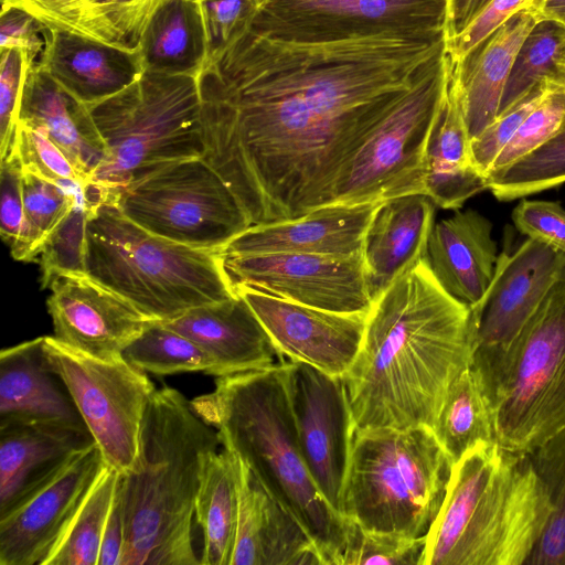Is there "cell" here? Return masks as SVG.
I'll return each mask as SVG.
<instances>
[{"label":"cell","mask_w":565,"mask_h":565,"mask_svg":"<svg viewBox=\"0 0 565 565\" xmlns=\"http://www.w3.org/2000/svg\"><path fill=\"white\" fill-rule=\"evenodd\" d=\"M445 46V38L289 42L250 28L198 76L203 159L252 225L333 204L349 161Z\"/></svg>","instance_id":"6da1fadb"},{"label":"cell","mask_w":565,"mask_h":565,"mask_svg":"<svg viewBox=\"0 0 565 565\" xmlns=\"http://www.w3.org/2000/svg\"><path fill=\"white\" fill-rule=\"evenodd\" d=\"M473 319L425 257L374 300L359 353L342 376L354 430L433 428L446 395L471 363Z\"/></svg>","instance_id":"7a4b0ae2"},{"label":"cell","mask_w":565,"mask_h":565,"mask_svg":"<svg viewBox=\"0 0 565 565\" xmlns=\"http://www.w3.org/2000/svg\"><path fill=\"white\" fill-rule=\"evenodd\" d=\"M217 431L178 390L153 393L142 422L138 460L119 475L125 524L120 565H200L195 499Z\"/></svg>","instance_id":"3957f363"},{"label":"cell","mask_w":565,"mask_h":565,"mask_svg":"<svg viewBox=\"0 0 565 565\" xmlns=\"http://www.w3.org/2000/svg\"><path fill=\"white\" fill-rule=\"evenodd\" d=\"M212 392L191 399L223 448L236 455L311 536L324 565H343L347 519L316 486L299 446L282 363L217 376Z\"/></svg>","instance_id":"277c9868"},{"label":"cell","mask_w":565,"mask_h":565,"mask_svg":"<svg viewBox=\"0 0 565 565\" xmlns=\"http://www.w3.org/2000/svg\"><path fill=\"white\" fill-rule=\"evenodd\" d=\"M547 516L527 454L479 445L452 465L424 565H525Z\"/></svg>","instance_id":"5b68a950"},{"label":"cell","mask_w":565,"mask_h":565,"mask_svg":"<svg viewBox=\"0 0 565 565\" xmlns=\"http://www.w3.org/2000/svg\"><path fill=\"white\" fill-rule=\"evenodd\" d=\"M86 275L127 299L148 319L171 321L193 308L236 295L218 250L157 236L110 203H86Z\"/></svg>","instance_id":"8992f818"},{"label":"cell","mask_w":565,"mask_h":565,"mask_svg":"<svg viewBox=\"0 0 565 565\" xmlns=\"http://www.w3.org/2000/svg\"><path fill=\"white\" fill-rule=\"evenodd\" d=\"M89 110L107 156L83 189L87 204H114L135 181L174 162L203 157L198 77L146 71Z\"/></svg>","instance_id":"52a82bcc"},{"label":"cell","mask_w":565,"mask_h":565,"mask_svg":"<svg viewBox=\"0 0 565 565\" xmlns=\"http://www.w3.org/2000/svg\"><path fill=\"white\" fill-rule=\"evenodd\" d=\"M452 465L427 426L354 430L341 513L369 532L424 539Z\"/></svg>","instance_id":"ba28073f"},{"label":"cell","mask_w":565,"mask_h":565,"mask_svg":"<svg viewBox=\"0 0 565 565\" xmlns=\"http://www.w3.org/2000/svg\"><path fill=\"white\" fill-rule=\"evenodd\" d=\"M495 441L527 454L565 427V274L512 352L493 404Z\"/></svg>","instance_id":"9c48e42d"},{"label":"cell","mask_w":565,"mask_h":565,"mask_svg":"<svg viewBox=\"0 0 565 565\" xmlns=\"http://www.w3.org/2000/svg\"><path fill=\"white\" fill-rule=\"evenodd\" d=\"M451 72L446 46L369 134L345 167L333 204L425 194V153Z\"/></svg>","instance_id":"30bf717a"},{"label":"cell","mask_w":565,"mask_h":565,"mask_svg":"<svg viewBox=\"0 0 565 565\" xmlns=\"http://www.w3.org/2000/svg\"><path fill=\"white\" fill-rule=\"evenodd\" d=\"M114 205L141 228L195 248L220 250L252 225L235 193L203 157L135 181Z\"/></svg>","instance_id":"8fae6325"},{"label":"cell","mask_w":565,"mask_h":565,"mask_svg":"<svg viewBox=\"0 0 565 565\" xmlns=\"http://www.w3.org/2000/svg\"><path fill=\"white\" fill-rule=\"evenodd\" d=\"M44 351L64 381L107 467L125 475L136 465L141 427L156 392L146 372L125 358L102 360L44 335Z\"/></svg>","instance_id":"7c38bea8"},{"label":"cell","mask_w":565,"mask_h":565,"mask_svg":"<svg viewBox=\"0 0 565 565\" xmlns=\"http://www.w3.org/2000/svg\"><path fill=\"white\" fill-rule=\"evenodd\" d=\"M564 274L565 254L529 237L514 250L499 254L492 282L471 310L470 365L491 405L522 331Z\"/></svg>","instance_id":"4fadbf2b"},{"label":"cell","mask_w":565,"mask_h":565,"mask_svg":"<svg viewBox=\"0 0 565 565\" xmlns=\"http://www.w3.org/2000/svg\"><path fill=\"white\" fill-rule=\"evenodd\" d=\"M447 0H263L252 29L323 43L374 36L446 38Z\"/></svg>","instance_id":"5bb4252c"},{"label":"cell","mask_w":565,"mask_h":565,"mask_svg":"<svg viewBox=\"0 0 565 565\" xmlns=\"http://www.w3.org/2000/svg\"><path fill=\"white\" fill-rule=\"evenodd\" d=\"M218 255L234 291L245 288L344 313H367L373 303L362 253L353 256L300 253Z\"/></svg>","instance_id":"9a60e30c"},{"label":"cell","mask_w":565,"mask_h":565,"mask_svg":"<svg viewBox=\"0 0 565 565\" xmlns=\"http://www.w3.org/2000/svg\"><path fill=\"white\" fill-rule=\"evenodd\" d=\"M282 369L307 468L326 500L341 513L354 433L343 377L299 361L284 362Z\"/></svg>","instance_id":"2e32d148"},{"label":"cell","mask_w":565,"mask_h":565,"mask_svg":"<svg viewBox=\"0 0 565 565\" xmlns=\"http://www.w3.org/2000/svg\"><path fill=\"white\" fill-rule=\"evenodd\" d=\"M105 467L94 443L0 514V565H44Z\"/></svg>","instance_id":"e0dca14e"},{"label":"cell","mask_w":565,"mask_h":565,"mask_svg":"<svg viewBox=\"0 0 565 565\" xmlns=\"http://www.w3.org/2000/svg\"><path fill=\"white\" fill-rule=\"evenodd\" d=\"M49 286L53 337L84 354L102 360L124 358L129 344L153 321L86 274L57 275Z\"/></svg>","instance_id":"ac0fdd59"},{"label":"cell","mask_w":565,"mask_h":565,"mask_svg":"<svg viewBox=\"0 0 565 565\" xmlns=\"http://www.w3.org/2000/svg\"><path fill=\"white\" fill-rule=\"evenodd\" d=\"M248 302L276 349L290 361L343 376L364 337L367 313L322 310L250 289H236Z\"/></svg>","instance_id":"d6986e66"},{"label":"cell","mask_w":565,"mask_h":565,"mask_svg":"<svg viewBox=\"0 0 565 565\" xmlns=\"http://www.w3.org/2000/svg\"><path fill=\"white\" fill-rule=\"evenodd\" d=\"M381 203L330 204L296 218L250 225L218 253L358 255Z\"/></svg>","instance_id":"ffe728a7"},{"label":"cell","mask_w":565,"mask_h":565,"mask_svg":"<svg viewBox=\"0 0 565 565\" xmlns=\"http://www.w3.org/2000/svg\"><path fill=\"white\" fill-rule=\"evenodd\" d=\"M234 456L238 518L231 565H324L301 522Z\"/></svg>","instance_id":"44dd1931"},{"label":"cell","mask_w":565,"mask_h":565,"mask_svg":"<svg viewBox=\"0 0 565 565\" xmlns=\"http://www.w3.org/2000/svg\"><path fill=\"white\" fill-rule=\"evenodd\" d=\"M36 65L88 107L121 92L145 72L140 49H127L78 34L44 30Z\"/></svg>","instance_id":"7402d4cb"},{"label":"cell","mask_w":565,"mask_h":565,"mask_svg":"<svg viewBox=\"0 0 565 565\" xmlns=\"http://www.w3.org/2000/svg\"><path fill=\"white\" fill-rule=\"evenodd\" d=\"M163 323L202 347L215 361L220 376L286 362L239 294Z\"/></svg>","instance_id":"603a6c76"},{"label":"cell","mask_w":565,"mask_h":565,"mask_svg":"<svg viewBox=\"0 0 565 565\" xmlns=\"http://www.w3.org/2000/svg\"><path fill=\"white\" fill-rule=\"evenodd\" d=\"M493 225L480 212L457 210L434 224L425 258L440 286L455 299L477 308L495 273L498 246Z\"/></svg>","instance_id":"cb8c5ba5"},{"label":"cell","mask_w":565,"mask_h":565,"mask_svg":"<svg viewBox=\"0 0 565 565\" xmlns=\"http://www.w3.org/2000/svg\"><path fill=\"white\" fill-rule=\"evenodd\" d=\"M44 337L0 352V424L30 422L87 429L44 351Z\"/></svg>","instance_id":"d4e9b609"},{"label":"cell","mask_w":565,"mask_h":565,"mask_svg":"<svg viewBox=\"0 0 565 565\" xmlns=\"http://www.w3.org/2000/svg\"><path fill=\"white\" fill-rule=\"evenodd\" d=\"M540 19L533 6L523 8L451 63V83L460 99L470 139L498 116L502 94L525 35Z\"/></svg>","instance_id":"484cf974"},{"label":"cell","mask_w":565,"mask_h":565,"mask_svg":"<svg viewBox=\"0 0 565 565\" xmlns=\"http://www.w3.org/2000/svg\"><path fill=\"white\" fill-rule=\"evenodd\" d=\"M435 203L416 193L382 202L366 230L362 257L374 300L398 275L425 257Z\"/></svg>","instance_id":"4316f807"},{"label":"cell","mask_w":565,"mask_h":565,"mask_svg":"<svg viewBox=\"0 0 565 565\" xmlns=\"http://www.w3.org/2000/svg\"><path fill=\"white\" fill-rule=\"evenodd\" d=\"M92 444L88 429L30 422L0 424V514Z\"/></svg>","instance_id":"83f0119b"},{"label":"cell","mask_w":565,"mask_h":565,"mask_svg":"<svg viewBox=\"0 0 565 565\" xmlns=\"http://www.w3.org/2000/svg\"><path fill=\"white\" fill-rule=\"evenodd\" d=\"M18 121L42 129L87 183L106 159L107 149L89 107L58 86L36 64L25 75Z\"/></svg>","instance_id":"f1b7e54d"},{"label":"cell","mask_w":565,"mask_h":565,"mask_svg":"<svg viewBox=\"0 0 565 565\" xmlns=\"http://www.w3.org/2000/svg\"><path fill=\"white\" fill-rule=\"evenodd\" d=\"M424 184L425 195L445 210H459L488 190L487 177L473 163L470 136L450 77L427 142Z\"/></svg>","instance_id":"f546056e"},{"label":"cell","mask_w":565,"mask_h":565,"mask_svg":"<svg viewBox=\"0 0 565 565\" xmlns=\"http://www.w3.org/2000/svg\"><path fill=\"white\" fill-rule=\"evenodd\" d=\"M138 47L147 72L198 77L207 56L198 0H171L164 4L153 15Z\"/></svg>","instance_id":"4dcf8cb0"},{"label":"cell","mask_w":565,"mask_h":565,"mask_svg":"<svg viewBox=\"0 0 565 565\" xmlns=\"http://www.w3.org/2000/svg\"><path fill=\"white\" fill-rule=\"evenodd\" d=\"M237 518L236 459L223 448L209 457L195 499V523L203 535L201 565H231Z\"/></svg>","instance_id":"1f68e13d"},{"label":"cell","mask_w":565,"mask_h":565,"mask_svg":"<svg viewBox=\"0 0 565 565\" xmlns=\"http://www.w3.org/2000/svg\"><path fill=\"white\" fill-rule=\"evenodd\" d=\"M431 429L452 463L472 448L495 441L492 405L471 365L451 384Z\"/></svg>","instance_id":"d6a6232c"},{"label":"cell","mask_w":565,"mask_h":565,"mask_svg":"<svg viewBox=\"0 0 565 565\" xmlns=\"http://www.w3.org/2000/svg\"><path fill=\"white\" fill-rule=\"evenodd\" d=\"M544 82L565 84V25L540 17L518 50L498 116Z\"/></svg>","instance_id":"836d02e7"},{"label":"cell","mask_w":565,"mask_h":565,"mask_svg":"<svg viewBox=\"0 0 565 565\" xmlns=\"http://www.w3.org/2000/svg\"><path fill=\"white\" fill-rule=\"evenodd\" d=\"M527 456L544 490L548 516L525 565H565V427Z\"/></svg>","instance_id":"e575fe53"},{"label":"cell","mask_w":565,"mask_h":565,"mask_svg":"<svg viewBox=\"0 0 565 565\" xmlns=\"http://www.w3.org/2000/svg\"><path fill=\"white\" fill-rule=\"evenodd\" d=\"M124 358L156 375L202 372L220 376L215 361L202 347L161 321H151L125 350Z\"/></svg>","instance_id":"d590c367"},{"label":"cell","mask_w":565,"mask_h":565,"mask_svg":"<svg viewBox=\"0 0 565 565\" xmlns=\"http://www.w3.org/2000/svg\"><path fill=\"white\" fill-rule=\"evenodd\" d=\"M119 472L105 467L67 532L44 565H97Z\"/></svg>","instance_id":"8d00e7d4"},{"label":"cell","mask_w":565,"mask_h":565,"mask_svg":"<svg viewBox=\"0 0 565 565\" xmlns=\"http://www.w3.org/2000/svg\"><path fill=\"white\" fill-rule=\"evenodd\" d=\"M487 181L488 190L503 202L565 183V130Z\"/></svg>","instance_id":"74e56055"},{"label":"cell","mask_w":565,"mask_h":565,"mask_svg":"<svg viewBox=\"0 0 565 565\" xmlns=\"http://www.w3.org/2000/svg\"><path fill=\"white\" fill-rule=\"evenodd\" d=\"M25 231L18 260L38 258L46 236L66 216L83 194L79 186H66L23 172Z\"/></svg>","instance_id":"f35d334b"},{"label":"cell","mask_w":565,"mask_h":565,"mask_svg":"<svg viewBox=\"0 0 565 565\" xmlns=\"http://www.w3.org/2000/svg\"><path fill=\"white\" fill-rule=\"evenodd\" d=\"M565 130V84L552 83L495 158L487 179L498 174Z\"/></svg>","instance_id":"ab89813d"},{"label":"cell","mask_w":565,"mask_h":565,"mask_svg":"<svg viewBox=\"0 0 565 565\" xmlns=\"http://www.w3.org/2000/svg\"><path fill=\"white\" fill-rule=\"evenodd\" d=\"M87 220V207L82 194L40 248L38 258L43 288L57 275L86 274Z\"/></svg>","instance_id":"60d3db41"},{"label":"cell","mask_w":565,"mask_h":565,"mask_svg":"<svg viewBox=\"0 0 565 565\" xmlns=\"http://www.w3.org/2000/svg\"><path fill=\"white\" fill-rule=\"evenodd\" d=\"M11 156L17 157L23 172L66 186L84 189L87 184L66 153L42 129L28 122L18 121Z\"/></svg>","instance_id":"b9f144b4"},{"label":"cell","mask_w":565,"mask_h":565,"mask_svg":"<svg viewBox=\"0 0 565 565\" xmlns=\"http://www.w3.org/2000/svg\"><path fill=\"white\" fill-rule=\"evenodd\" d=\"M10 7L28 12L46 30L121 46L99 19L92 0H1V9Z\"/></svg>","instance_id":"7bdbcfd3"},{"label":"cell","mask_w":565,"mask_h":565,"mask_svg":"<svg viewBox=\"0 0 565 565\" xmlns=\"http://www.w3.org/2000/svg\"><path fill=\"white\" fill-rule=\"evenodd\" d=\"M345 525L343 565H424L426 537L369 532L350 519Z\"/></svg>","instance_id":"ee69618b"},{"label":"cell","mask_w":565,"mask_h":565,"mask_svg":"<svg viewBox=\"0 0 565 565\" xmlns=\"http://www.w3.org/2000/svg\"><path fill=\"white\" fill-rule=\"evenodd\" d=\"M198 2L207 41L206 66L220 58L249 31L263 0H198Z\"/></svg>","instance_id":"f6af8a7d"},{"label":"cell","mask_w":565,"mask_h":565,"mask_svg":"<svg viewBox=\"0 0 565 565\" xmlns=\"http://www.w3.org/2000/svg\"><path fill=\"white\" fill-rule=\"evenodd\" d=\"M552 83L536 85L519 103L499 115L478 136L470 139L473 163L487 177L492 163L512 139L523 120L542 99Z\"/></svg>","instance_id":"bcb514c9"},{"label":"cell","mask_w":565,"mask_h":565,"mask_svg":"<svg viewBox=\"0 0 565 565\" xmlns=\"http://www.w3.org/2000/svg\"><path fill=\"white\" fill-rule=\"evenodd\" d=\"M33 66L19 49L0 51V158L13 152L22 89Z\"/></svg>","instance_id":"7dc6e473"},{"label":"cell","mask_w":565,"mask_h":565,"mask_svg":"<svg viewBox=\"0 0 565 565\" xmlns=\"http://www.w3.org/2000/svg\"><path fill=\"white\" fill-rule=\"evenodd\" d=\"M511 217L521 234L565 254V209L559 202L522 199Z\"/></svg>","instance_id":"c3c4849f"},{"label":"cell","mask_w":565,"mask_h":565,"mask_svg":"<svg viewBox=\"0 0 565 565\" xmlns=\"http://www.w3.org/2000/svg\"><path fill=\"white\" fill-rule=\"evenodd\" d=\"M0 233L18 260L25 231L23 170L15 156L1 160Z\"/></svg>","instance_id":"681fc988"},{"label":"cell","mask_w":565,"mask_h":565,"mask_svg":"<svg viewBox=\"0 0 565 565\" xmlns=\"http://www.w3.org/2000/svg\"><path fill=\"white\" fill-rule=\"evenodd\" d=\"M536 0H491L481 13L457 36L446 40L451 63L465 56L475 45L498 29L514 13L533 6Z\"/></svg>","instance_id":"f907efd6"},{"label":"cell","mask_w":565,"mask_h":565,"mask_svg":"<svg viewBox=\"0 0 565 565\" xmlns=\"http://www.w3.org/2000/svg\"><path fill=\"white\" fill-rule=\"evenodd\" d=\"M44 30L35 18L21 9H1L0 51L19 49L35 65L44 49Z\"/></svg>","instance_id":"816d5d0a"},{"label":"cell","mask_w":565,"mask_h":565,"mask_svg":"<svg viewBox=\"0 0 565 565\" xmlns=\"http://www.w3.org/2000/svg\"><path fill=\"white\" fill-rule=\"evenodd\" d=\"M171 0H117L110 23L122 46L137 49L153 15Z\"/></svg>","instance_id":"f5cc1de1"},{"label":"cell","mask_w":565,"mask_h":565,"mask_svg":"<svg viewBox=\"0 0 565 565\" xmlns=\"http://www.w3.org/2000/svg\"><path fill=\"white\" fill-rule=\"evenodd\" d=\"M124 542L125 524L117 482L114 501L104 529L97 565H120Z\"/></svg>","instance_id":"db71d44e"},{"label":"cell","mask_w":565,"mask_h":565,"mask_svg":"<svg viewBox=\"0 0 565 565\" xmlns=\"http://www.w3.org/2000/svg\"><path fill=\"white\" fill-rule=\"evenodd\" d=\"M491 0H447L445 35L450 40L459 35Z\"/></svg>","instance_id":"11a10c76"},{"label":"cell","mask_w":565,"mask_h":565,"mask_svg":"<svg viewBox=\"0 0 565 565\" xmlns=\"http://www.w3.org/2000/svg\"><path fill=\"white\" fill-rule=\"evenodd\" d=\"M533 8L541 18L552 19L565 25V0H536Z\"/></svg>","instance_id":"9f6ffc18"},{"label":"cell","mask_w":565,"mask_h":565,"mask_svg":"<svg viewBox=\"0 0 565 565\" xmlns=\"http://www.w3.org/2000/svg\"><path fill=\"white\" fill-rule=\"evenodd\" d=\"M95 8H96V11H97V14L99 17V19L102 20V22L104 23V25L108 29V31L115 36V39L117 40V42L120 44L119 42V39L110 23V15H111V12L115 8V4H116V1L117 0H92ZM122 46V45H121ZM125 47V46H124Z\"/></svg>","instance_id":"6f0895ef"}]
</instances>
